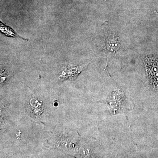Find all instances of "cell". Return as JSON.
Returning <instances> with one entry per match:
<instances>
[{
	"mask_svg": "<svg viewBox=\"0 0 158 158\" xmlns=\"http://www.w3.org/2000/svg\"><path fill=\"white\" fill-rule=\"evenodd\" d=\"M106 48L108 51L114 52L118 51L119 48L118 38L116 36H110L107 39Z\"/></svg>",
	"mask_w": 158,
	"mask_h": 158,
	"instance_id": "1",
	"label": "cell"
},
{
	"mask_svg": "<svg viewBox=\"0 0 158 158\" xmlns=\"http://www.w3.org/2000/svg\"><path fill=\"white\" fill-rule=\"evenodd\" d=\"M1 31L2 33L5 34L6 36H8V37H18V38H20L22 39L26 40L24 38H23V37H20L19 35H18L16 32H15L13 29H11L10 27L5 25L2 23H1Z\"/></svg>",
	"mask_w": 158,
	"mask_h": 158,
	"instance_id": "2",
	"label": "cell"
}]
</instances>
